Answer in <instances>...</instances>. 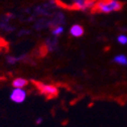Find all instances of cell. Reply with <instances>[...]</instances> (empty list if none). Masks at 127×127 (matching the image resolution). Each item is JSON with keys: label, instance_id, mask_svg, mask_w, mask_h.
Segmentation results:
<instances>
[{"label": "cell", "instance_id": "cell-11", "mask_svg": "<svg viewBox=\"0 0 127 127\" xmlns=\"http://www.w3.org/2000/svg\"><path fill=\"white\" fill-rule=\"evenodd\" d=\"M41 121H42V119H41V118L36 119V124H40V123H41Z\"/></svg>", "mask_w": 127, "mask_h": 127}, {"label": "cell", "instance_id": "cell-6", "mask_svg": "<svg viewBox=\"0 0 127 127\" xmlns=\"http://www.w3.org/2000/svg\"><path fill=\"white\" fill-rule=\"evenodd\" d=\"M26 85H27V80H25L23 78H16L12 82L13 88H24Z\"/></svg>", "mask_w": 127, "mask_h": 127}, {"label": "cell", "instance_id": "cell-10", "mask_svg": "<svg viewBox=\"0 0 127 127\" xmlns=\"http://www.w3.org/2000/svg\"><path fill=\"white\" fill-rule=\"evenodd\" d=\"M64 31V27L63 26H57L53 29V34L54 35H60L61 33H63Z\"/></svg>", "mask_w": 127, "mask_h": 127}, {"label": "cell", "instance_id": "cell-4", "mask_svg": "<svg viewBox=\"0 0 127 127\" xmlns=\"http://www.w3.org/2000/svg\"><path fill=\"white\" fill-rule=\"evenodd\" d=\"M37 88L38 90L47 97H54L58 93V89L57 87L50 85V84H43V83H38L37 84Z\"/></svg>", "mask_w": 127, "mask_h": 127}, {"label": "cell", "instance_id": "cell-8", "mask_svg": "<svg viewBox=\"0 0 127 127\" xmlns=\"http://www.w3.org/2000/svg\"><path fill=\"white\" fill-rule=\"evenodd\" d=\"M20 60V58L18 57H13V56H8L6 58V62L8 65H14V64H16L18 61Z\"/></svg>", "mask_w": 127, "mask_h": 127}, {"label": "cell", "instance_id": "cell-7", "mask_svg": "<svg viewBox=\"0 0 127 127\" xmlns=\"http://www.w3.org/2000/svg\"><path fill=\"white\" fill-rule=\"evenodd\" d=\"M113 61H114V63L118 64V65H121V66L127 65V57L124 55H118V56L114 57Z\"/></svg>", "mask_w": 127, "mask_h": 127}, {"label": "cell", "instance_id": "cell-1", "mask_svg": "<svg viewBox=\"0 0 127 127\" xmlns=\"http://www.w3.org/2000/svg\"><path fill=\"white\" fill-rule=\"evenodd\" d=\"M122 8V3L118 0H98L96 2L95 9L99 12L110 13L113 11H118Z\"/></svg>", "mask_w": 127, "mask_h": 127}, {"label": "cell", "instance_id": "cell-12", "mask_svg": "<svg viewBox=\"0 0 127 127\" xmlns=\"http://www.w3.org/2000/svg\"><path fill=\"white\" fill-rule=\"evenodd\" d=\"M0 42H1V37H0Z\"/></svg>", "mask_w": 127, "mask_h": 127}, {"label": "cell", "instance_id": "cell-3", "mask_svg": "<svg viewBox=\"0 0 127 127\" xmlns=\"http://www.w3.org/2000/svg\"><path fill=\"white\" fill-rule=\"evenodd\" d=\"M75 8L80 10H90L95 9L96 0H71Z\"/></svg>", "mask_w": 127, "mask_h": 127}, {"label": "cell", "instance_id": "cell-5", "mask_svg": "<svg viewBox=\"0 0 127 127\" xmlns=\"http://www.w3.org/2000/svg\"><path fill=\"white\" fill-rule=\"evenodd\" d=\"M70 33L74 37H80L84 34V28L80 24H74L70 28Z\"/></svg>", "mask_w": 127, "mask_h": 127}, {"label": "cell", "instance_id": "cell-2", "mask_svg": "<svg viewBox=\"0 0 127 127\" xmlns=\"http://www.w3.org/2000/svg\"><path fill=\"white\" fill-rule=\"evenodd\" d=\"M10 100L14 103H23L27 97V93L23 88H14L10 93Z\"/></svg>", "mask_w": 127, "mask_h": 127}, {"label": "cell", "instance_id": "cell-9", "mask_svg": "<svg viewBox=\"0 0 127 127\" xmlns=\"http://www.w3.org/2000/svg\"><path fill=\"white\" fill-rule=\"evenodd\" d=\"M117 41H118L120 44H127V35L120 34V35L117 37Z\"/></svg>", "mask_w": 127, "mask_h": 127}]
</instances>
